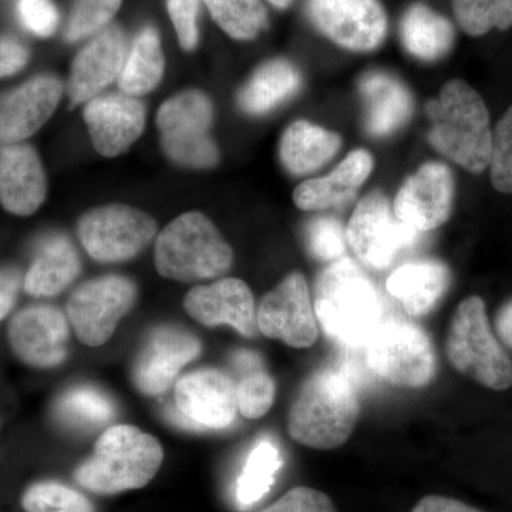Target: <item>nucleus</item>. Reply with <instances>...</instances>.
I'll list each match as a JSON object with an SVG mask.
<instances>
[{
	"instance_id": "1",
	"label": "nucleus",
	"mask_w": 512,
	"mask_h": 512,
	"mask_svg": "<svg viewBox=\"0 0 512 512\" xmlns=\"http://www.w3.org/2000/svg\"><path fill=\"white\" fill-rule=\"evenodd\" d=\"M427 140L441 156L468 173L483 174L490 167L493 128L485 101L464 80H450L439 96L429 100Z\"/></svg>"
},
{
	"instance_id": "2",
	"label": "nucleus",
	"mask_w": 512,
	"mask_h": 512,
	"mask_svg": "<svg viewBox=\"0 0 512 512\" xmlns=\"http://www.w3.org/2000/svg\"><path fill=\"white\" fill-rule=\"evenodd\" d=\"M360 416L353 380L335 367L315 370L299 386L289 407L288 431L296 443L335 450L352 436Z\"/></svg>"
},
{
	"instance_id": "3",
	"label": "nucleus",
	"mask_w": 512,
	"mask_h": 512,
	"mask_svg": "<svg viewBox=\"0 0 512 512\" xmlns=\"http://www.w3.org/2000/svg\"><path fill=\"white\" fill-rule=\"evenodd\" d=\"M313 308L325 335L352 348L365 346L383 316L379 289L349 258H340L320 272Z\"/></svg>"
},
{
	"instance_id": "4",
	"label": "nucleus",
	"mask_w": 512,
	"mask_h": 512,
	"mask_svg": "<svg viewBox=\"0 0 512 512\" xmlns=\"http://www.w3.org/2000/svg\"><path fill=\"white\" fill-rule=\"evenodd\" d=\"M163 461V446L156 437L136 426L119 424L101 434L93 456L76 468L74 478L94 494H120L146 487Z\"/></svg>"
},
{
	"instance_id": "5",
	"label": "nucleus",
	"mask_w": 512,
	"mask_h": 512,
	"mask_svg": "<svg viewBox=\"0 0 512 512\" xmlns=\"http://www.w3.org/2000/svg\"><path fill=\"white\" fill-rule=\"evenodd\" d=\"M154 264L171 281H204L227 274L234 251L207 215L185 212L158 235Z\"/></svg>"
},
{
	"instance_id": "6",
	"label": "nucleus",
	"mask_w": 512,
	"mask_h": 512,
	"mask_svg": "<svg viewBox=\"0 0 512 512\" xmlns=\"http://www.w3.org/2000/svg\"><path fill=\"white\" fill-rule=\"evenodd\" d=\"M450 365L461 375L497 392L512 386V360L491 328L485 303L470 296L457 306L446 338Z\"/></svg>"
},
{
	"instance_id": "7",
	"label": "nucleus",
	"mask_w": 512,
	"mask_h": 512,
	"mask_svg": "<svg viewBox=\"0 0 512 512\" xmlns=\"http://www.w3.org/2000/svg\"><path fill=\"white\" fill-rule=\"evenodd\" d=\"M365 349L370 372L390 386L423 389L436 376L437 356L430 336L410 320H382Z\"/></svg>"
},
{
	"instance_id": "8",
	"label": "nucleus",
	"mask_w": 512,
	"mask_h": 512,
	"mask_svg": "<svg viewBox=\"0 0 512 512\" xmlns=\"http://www.w3.org/2000/svg\"><path fill=\"white\" fill-rule=\"evenodd\" d=\"M212 121L211 100L198 90H187L165 101L158 110L157 127L168 158L184 167H215L220 153L210 136Z\"/></svg>"
},
{
	"instance_id": "9",
	"label": "nucleus",
	"mask_w": 512,
	"mask_h": 512,
	"mask_svg": "<svg viewBox=\"0 0 512 512\" xmlns=\"http://www.w3.org/2000/svg\"><path fill=\"white\" fill-rule=\"evenodd\" d=\"M419 237L394 215L393 202L382 192L362 198L346 225V241L357 261L373 271L392 266Z\"/></svg>"
},
{
	"instance_id": "10",
	"label": "nucleus",
	"mask_w": 512,
	"mask_h": 512,
	"mask_svg": "<svg viewBox=\"0 0 512 512\" xmlns=\"http://www.w3.org/2000/svg\"><path fill=\"white\" fill-rule=\"evenodd\" d=\"M157 224L146 212L123 204L106 205L86 212L77 224V235L87 254L103 264L133 259L150 245Z\"/></svg>"
},
{
	"instance_id": "11",
	"label": "nucleus",
	"mask_w": 512,
	"mask_h": 512,
	"mask_svg": "<svg viewBox=\"0 0 512 512\" xmlns=\"http://www.w3.org/2000/svg\"><path fill=\"white\" fill-rule=\"evenodd\" d=\"M137 301V286L121 275H106L84 282L67 301L70 325L83 345L109 342L120 320Z\"/></svg>"
},
{
	"instance_id": "12",
	"label": "nucleus",
	"mask_w": 512,
	"mask_h": 512,
	"mask_svg": "<svg viewBox=\"0 0 512 512\" xmlns=\"http://www.w3.org/2000/svg\"><path fill=\"white\" fill-rule=\"evenodd\" d=\"M259 332L293 349H308L319 338L308 282L301 272L286 276L274 291L266 293L256 308Z\"/></svg>"
},
{
	"instance_id": "13",
	"label": "nucleus",
	"mask_w": 512,
	"mask_h": 512,
	"mask_svg": "<svg viewBox=\"0 0 512 512\" xmlns=\"http://www.w3.org/2000/svg\"><path fill=\"white\" fill-rule=\"evenodd\" d=\"M312 25L350 52H373L387 35V15L380 0H306Z\"/></svg>"
},
{
	"instance_id": "14",
	"label": "nucleus",
	"mask_w": 512,
	"mask_h": 512,
	"mask_svg": "<svg viewBox=\"0 0 512 512\" xmlns=\"http://www.w3.org/2000/svg\"><path fill=\"white\" fill-rule=\"evenodd\" d=\"M174 399L178 419L188 429L224 430L237 417V382L221 369L187 373L175 384Z\"/></svg>"
},
{
	"instance_id": "15",
	"label": "nucleus",
	"mask_w": 512,
	"mask_h": 512,
	"mask_svg": "<svg viewBox=\"0 0 512 512\" xmlns=\"http://www.w3.org/2000/svg\"><path fill=\"white\" fill-rule=\"evenodd\" d=\"M456 181L448 165L429 161L410 175L393 201L394 215L424 234L446 224L453 211Z\"/></svg>"
},
{
	"instance_id": "16",
	"label": "nucleus",
	"mask_w": 512,
	"mask_h": 512,
	"mask_svg": "<svg viewBox=\"0 0 512 512\" xmlns=\"http://www.w3.org/2000/svg\"><path fill=\"white\" fill-rule=\"evenodd\" d=\"M8 339L20 362L35 369H53L69 355L70 322L53 306H29L10 320Z\"/></svg>"
},
{
	"instance_id": "17",
	"label": "nucleus",
	"mask_w": 512,
	"mask_h": 512,
	"mask_svg": "<svg viewBox=\"0 0 512 512\" xmlns=\"http://www.w3.org/2000/svg\"><path fill=\"white\" fill-rule=\"evenodd\" d=\"M63 83L55 74H37L0 93V144H18L36 134L55 113Z\"/></svg>"
},
{
	"instance_id": "18",
	"label": "nucleus",
	"mask_w": 512,
	"mask_h": 512,
	"mask_svg": "<svg viewBox=\"0 0 512 512\" xmlns=\"http://www.w3.org/2000/svg\"><path fill=\"white\" fill-rule=\"evenodd\" d=\"M184 309L208 328L228 325L244 338H255L259 333L254 293L238 278L194 286L185 295Z\"/></svg>"
},
{
	"instance_id": "19",
	"label": "nucleus",
	"mask_w": 512,
	"mask_h": 512,
	"mask_svg": "<svg viewBox=\"0 0 512 512\" xmlns=\"http://www.w3.org/2000/svg\"><path fill=\"white\" fill-rule=\"evenodd\" d=\"M200 340L187 330L164 326L148 336L134 365L133 379L146 396H161L173 386L188 363L200 356Z\"/></svg>"
},
{
	"instance_id": "20",
	"label": "nucleus",
	"mask_w": 512,
	"mask_h": 512,
	"mask_svg": "<svg viewBox=\"0 0 512 512\" xmlns=\"http://www.w3.org/2000/svg\"><path fill=\"white\" fill-rule=\"evenodd\" d=\"M128 50L126 33L119 26H107L96 33L77 53L72 64L67 82V94L72 104L76 106L93 100L101 90L119 80Z\"/></svg>"
},
{
	"instance_id": "21",
	"label": "nucleus",
	"mask_w": 512,
	"mask_h": 512,
	"mask_svg": "<svg viewBox=\"0 0 512 512\" xmlns=\"http://www.w3.org/2000/svg\"><path fill=\"white\" fill-rule=\"evenodd\" d=\"M83 117L97 153L110 158L126 153L146 127V107L124 93L87 101Z\"/></svg>"
},
{
	"instance_id": "22",
	"label": "nucleus",
	"mask_w": 512,
	"mask_h": 512,
	"mask_svg": "<svg viewBox=\"0 0 512 512\" xmlns=\"http://www.w3.org/2000/svg\"><path fill=\"white\" fill-rule=\"evenodd\" d=\"M47 183L39 154L29 144H0V205L29 217L46 200Z\"/></svg>"
},
{
	"instance_id": "23",
	"label": "nucleus",
	"mask_w": 512,
	"mask_h": 512,
	"mask_svg": "<svg viewBox=\"0 0 512 512\" xmlns=\"http://www.w3.org/2000/svg\"><path fill=\"white\" fill-rule=\"evenodd\" d=\"M372 154L363 148L350 151L348 156L329 174L311 178L293 191V202L303 211H325L342 207L356 197L373 171Z\"/></svg>"
},
{
	"instance_id": "24",
	"label": "nucleus",
	"mask_w": 512,
	"mask_h": 512,
	"mask_svg": "<svg viewBox=\"0 0 512 512\" xmlns=\"http://www.w3.org/2000/svg\"><path fill=\"white\" fill-rule=\"evenodd\" d=\"M359 93L365 107V127L372 137H389L407 124L413 113V97L402 80L380 70L360 79Z\"/></svg>"
},
{
	"instance_id": "25",
	"label": "nucleus",
	"mask_w": 512,
	"mask_h": 512,
	"mask_svg": "<svg viewBox=\"0 0 512 512\" xmlns=\"http://www.w3.org/2000/svg\"><path fill=\"white\" fill-rule=\"evenodd\" d=\"M450 282L446 264L437 259H421L399 266L387 279L386 289L407 315L421 318L437 308Z\"/></svg>"
},
{
	"instance_id": "26",
	"label": "nucleus",
	"mask_w": 512,
	"mask_h": 512,
	"mask_svg": "<svg viewBox=\"0 0 512 512\" xmlns=\"http://www.w3.org/2000/svg\"><path fill=\"white\" fill-rule=\"evenodd\" d=\"M82 271V262L69 238L53 235L42 242L23 276V291L36 298L59 295Z\"/></svg>"
},
{
	"instance_id": "27",
	"label": "nucleus",
	"mask_w": 512,
	"mask_h": 512,
	"mask_svg": "<svg viewBox=\"0 0 512 512\" xmlns=\"http://www.w3.org/2000/svg\"><path fill=\"white\" fill-rule=\"evenodd\" d=\"M340 146L342 138L338 133L299 120L286 128L279 154L286 171L301 177L328 164L339 153Z\"/></svg>"
},
{
	"instance_id": "28",
	"label": "nucleus",
	"mask_w": 512,
	"mask_h": 512,
	"mask_svg": "<svg viewBox=\"0 0 512 512\" xmlns=\"http://www.w3.org/2000/svg\"><path fill=\"white\" fill-rule=\"evenodd\" d=\"M400 40L409 55L423 62L443 59L453 49V23L426 3H413L400 22Z\"/></svg>"
},
{
	"instance_id": "29",
	"label": "nucleus",
	"mask_w": 512,
	"mask_h": 512,
	"mask_svg": "<svg viewBox=\"0 0 512 512\" xmlns=\"http://www.w3.org/2000/svg\"><path fill=\"white\" fill-rule=\"evenodd\" d=\"M302 77L285 59L269 60L259 66L239 92V107L252 116H262L298 93Z\"/></svg>"
},
{
	"instance_id": "30",
	"label": "nucleus",
	"mask_w": 512,
	"mask_h": 512,
	"mask_svg": "<svg viewBox=\"0 0 512 512\" xmlns=\"http://www.w3.org/2000/svg\"><path fill=\"white\" fill-rule=\"evenodd\" d=\"M164 69V52L156 29L141 30L128 50L119 77L121 92L133 97L153 92L163 79Z\"/></svg>"
},
{
	"instance_id": "31",
	"label": "nucleus",
	"mask_w": 512,
	"mask_h": 512,
	"mask_svg": "<svg viewBox=\"0 0 512 512\" xmlns=\"http://www.w3.org/2000/svg\"><path fill=\"white\" fill-rule=\"evenodd\" d=\"M284 466L281 451L272 441L262 440L249 454L238 477L237 501L242 510L254 507L274 487L276 476Z\"/></svg>"
},
{
	"instance_id": "32",
	"label": "nucleus",
	"mask_w": 512,
	"mask_h": 512,
	"mask_svg": "<svg viewBox=\"0 0 512 512\" xmlns=\"http://www.w3.org/2000/svg\"><path fill=\"white\" fill-rule=\"evenodd\" d=\"M56 414L69 426L93 430L107 426L116 409L109 397L94 387L80 386L67 390L57 400Z\"/></svg>"
},
{
	"instance_id": "33",
	"label": "nucleus",
	"mask_w": 512,
	"mask_h": 512,
	"mask_svg": "<svg viewBox=\"0 0 512 512\" xmlns=\"http://www.w3.org/2000/svg\"><path fill=\"white\" fill-rule=\"evenodd\" d=\"M237 363L247 369L237 382L238 412L248 420L261 419L274 406V377L266 372L261 366V359L254 353H241L237 356Z\"/></svg>"
},
{
	"instance_id": "34",
	"label": "nucleus",
	"mask_w": 512,
	"mask_h": 512,
	"mask_svg": "<svg viewBox=\"0 0 512 512\" xmlns=\"http://www.w3.org/2000/svg\"><path fill=\"white\" fill-rule=\"evenodd\" d=\"M218 26L232 39L252 40L268 25L261 0H204Z\"/></svg>"
},
{
	"instance_id": "35",
	"label": "nucleus",
	"mask_w": 512,
	"mask_h": 512,
	"mask_svg": "<svg viewBox=\"0 0 512 512\" xmlns=\"http://www.w3.org/2000/svg\"><path fill=\"white\" fill-rule=\"evenodd\" d=\"M454 18L468 36L512 28V0H451Z\"/></svg>"
},
{
	"instance_id": "36",
	"label": "nucleus",
	"mask_w": 512,
	"mask_h": 512,
	"mask_svg": "<svg viewBox=\"0 0 512 512\" xmlns=\"http://www.w3.org/2000/svg\"><path fill=\"white\" fill-rule=\"evenodd\" d=\"M26 512H96L89 498L53 481L30 485L22 497Z\"/></svg>"
},
{
	"instance_id": "37",
	"label": "nucleus",
	"mask_w": 512,
	"mask_h": 512,
	"mask_svg": "<svg viewBox=\"0 0 512 512\" xmlns=\"http://www.w3.org/2000/svg\"><path fill=\"white\" fill-rule=\"evenodd\" d=\"M306 247L309 254L318 261L332 262L343 258L346 252V227L338 218L320 215L306 225Z\"/></svg>"
},
{
	"instance_id": "38",
	"label": "nucleus",
	"mask_w": 512,
	"mask_h": 512,
	"mask_svg": "<svg viewBox=\"0 0 512 512\" xmlns=\"http://www.w3.org/2000/svg\"><path fill=\"white\" fill-rule=\"evenodd\" d=\"M121 0H76L64 36L69 42L94 36L106 29L120 9Z\"/></svg>"
},
{
	"instance_id": "39",
	"label": "nucleus",
	"mask_w": 512,
	"mask_h": 512,
	"mask_svg": "<svg viewBox=\"0 0 512 512\" xmlns=\"http://www.w3.org/2000/svg\"><path fill=\"white\" fill-rule=\"evenodd\" d=\"M488 168L495 190L512 194V106L493 130V151Z\"/></svg>"
},
{
	"instance_id": "40",
	"label": "nucleus",
	"mask_w": 512,
	"mask_h": 512,
	"mask_svg": "<svg viewBox=\"0 0 512 512\" xmlns=\"http://www.w3.org/2000/svg\"><path fill=\"white\" fill-rule=\"evenodd\" d=\"M16 13L23 28L39 37H49L59 26V10L53 0H16Z\"/></svg>"
},
{
	"instance_id": "41",
	"label": "nucleus",
	"mask_w": 512,
	"mask_h": 512,
	"mask_svg": "<svg viewBox=\"0 0 512 512\" xmlns=\"http://www.w3.org/2000/svg\"><path fill=\"white\" fill-rule=\"evenodd\" d=\"M259 512H338L328 495L311 487H296Z\"/></svg>"
},
{
	"instance_id": "42",
	"label": "nucleus",
	"mask_w": 512,
	"mask_h": 512,
	"mask_svg": "<svg viewBox=\"0 0 512 512\" xmlns=\"http://www.w3.org/2000/svg\"><path fill=\"white\" fill-rule=\"evenodd\" d=\"M167 8L181 47L194 49L200 36L197 23L200 0H167Z\"/></svg>"
},
{
	"instance_id": "43",
	"label": "nucleus",
	"mask_w": 512,
	"mask_h": 512,
	"mask_svg": "<svg viewBox=\"0 0 512 512\" xmlns=\"http://www.w3.org/2000/svg\"><path fill=\"white\" fill-rule=\"evenodd\" d=\"M29 49L18 39L0 36V77L19 73L29 62Z\"/></svg>"
},
{
	"instance_id": "44",
	"label": "nucleus",
	"mask_w": 512,
	"mask_h": 512,
	"mask_svg": "<svg viewBox=\"0 0 512 512\" xmlns=\"http://www.w3.org/2000/svg\"><path fill=\"white\" fill-rule=\"evenodd\" d=\"M23 276L16 266L0 268V322L12 312L23 286Z\"/></svg>"
},
{
	"instance_id": "45",
	"label": "nucleus",
	"mask_w": 512,
	"mask_h": 512,
	"mask_svg": "<svg viewBox=\"0 0 512 512\" xmlns=\"http://www.w3.org/2000/svg\"><path fill=\"white\" fill-rule=\"evenodd\" d=\"M412 512H483L471 507L463 501L454 498L443 497V495H427L421 498Z\"/></svg>"
},
{
	"instance_id": "46",
	"label": "nucleus",
	"mask_w": 512,
	"mask_h": 512,
	"mask_svg": "<svg viewBox=\"0 0 512 512\" xmlns=\"http://www.w3.org/2000/svg\"><path fill=\"white\" fill-rule=\"evenodd\" d=\"M494 332L501 345L512 350V298L498 309L494 319Z\"/></svg>"
},
{
	"instance_id": "47",
	"label": "nucleus",
	"mask_w": 512,
	"mask_h": 512,
	"mask_svg": "<svg viewBox=\"0 0 512 512\" xmlns=\"http://www.w3.org/2000/svg\"><path fill=\"white\" fill-rule=\"evenodd\" d=\"M271 5L278 9H288L292 5L293 0H268Z\"/></svg>"
}]
</instances>
